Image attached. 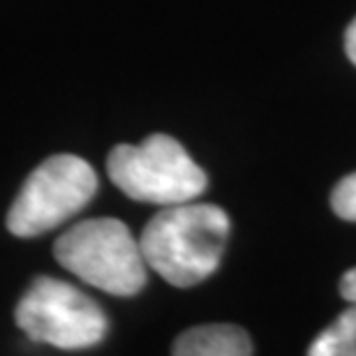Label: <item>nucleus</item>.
I'll use <instances>...</instances> for the list:
<instances>
[{"instance_id":"nucleus-7","label":"nucleus","mask_w":356,"mask_h":356,"mask_svg":"<svg viewBox=\"0 0 356 356\" xmlns=\"http://www.w3.org/2000/svg\"><path fill=\"white\" fill-rule=\"evenodd\" d=\"M310 356H356V303L315 338Z\"/></svg>"},{"instance_id":"nucleus-8","label":"nucleus","mask_w":356,"mask_h":356,"mask_svg":"<svg viewBox=\"0 0 356 356\" xmlns=\"http://www.w3.org/2000/svg\"><path fill=\"white\" fill-rule=\"evenodd\" d=\"M331 206L338 218L356 222V172L345 176L331 192Z\"/></svg>"},{"instance_id":"nucleus-10","label":"nucleus","mask_w":356,"mask_h":356,"mask_svg":"<svg viewBox=\"0 0 356 356\" xmlns=\"http://www.w3.org/2000/svg\"><path fill=\"white\" fill-rule=\"evenodd\" d=\"M345 51H347V58L356 65V19L352 21L345 33Z\"/></svg>"},{"instance_id":"nucleus-6","label":"nucleus","mask_w":356,"mask_h":356,"mask_svg":"<svg viewBox=\"0 0 356 356\" xmlns=\"http://www.w3.org/2000/svg\"><path fill=\"white\" fill-rule=\"evenodd\" d=\"M176 356H250V336L236 324L192 326L176 338Z\"/></svg>"},{"instance_id":"nucleus-2","label":"nucleus","mask_w":356,"mask_h":356,"mask_svg":"<svg viewBox=\"0 0 356 356\" xmlns=\"http://www.w3.org/2000/svg\"><path fill=\"white\" fill-rule=\"evenodd\" d=\"M54 257L90 287L113 296L139 294L148 277L139 238L116 218L76 222L54 243Z\"/></svg>"},{"instance_id":"nucleus-3","label":"nucleus","mask_w":356,"mask_h":356,"mask_svg":"<svg viewBox=\"0 0 356 356\" xmlns=\"http://www.w3.org/2000/svg\"><path fill=\"white\" fill-rule=\"evenodd\" d=\"M111 183L134 202L174 206L202 197L209 178L169 134H151L141 144H118L106 158Z\"/></svg>"},{"instance_id":"nucleus-5","label":"nucleus","mask_w":356,"mask_h":356,"mask_svg":"<svg viewBox=\"0 0 356 356\" xmlns=\"http://www.w3.org/2000/svg\"><path fill=\"white\" fill-rule=\"evenodd\" d=\"M19 329L35 343L60 350H86L102 343L109 322L102 308L65 280L40 275L14 310Z\"/></svg>"},{"instance_id":"nucleus-4","label":"nucleus","mask_w":356,"mask_h":356,"mask_svg":"<svg viewBox=\"0 0 356 356\" xmlns=\"http://www.w3.org/2000/svg\"><path fill=\"white\" fill-rule=\"evenodd\" d=\"M95 192L97 174L86 160L51 155L26 178L7 211V229L19 238L42 236L86 209Z\"/></svg>"},{"instance_id":"nucleus-9","label":"nucleus","mask_w":356,"mask_h":356,"mask_svg":"<svg viewBox=\"0 0 356 356\" xmlns=\"http://www.w3.org/2000/svg\"><path fill=\"white\" fill-rule=\"evenodd\" d=\"M340 296H343L345 301L356 303V268H350L340 277Z\"/></svg>"},{"instance_id":"nucleus-1","label":"nucleus","mask_w":356,"mask_h":356,"mask_svg":"<svg viewBox=\"0 0 356 356\" xmlns=\"http://www.w3.org/2000/svg\"><path fill=\"white\" fill-rule=\"evenodd\" d=\"M229 216L216 204L165 206L139 236L146 266L174 287H195L216 273L222 259Z\"/></svg>"}]
</instances>
